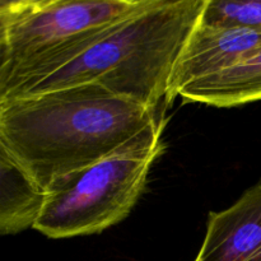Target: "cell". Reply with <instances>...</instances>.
<instances>
[{
  "label": "cell",
  "instance_id": "obj_1",
  "mask_svg": "<svg viewBox=\"0 0 261 261\" xmlns=\"http://www.w3.org/2000/svg\"><path fill=\"white\" fill-rule=\"evenodd\" d=\"M166 106L83 83L0 101V148L43 189L114 153L162 140Z\"/></svg>",
  "mask_w": 261,
  "mask_h": 261
},
{
  "label": "cell",
  "instance_id": "obj_2",
  "mask_svg": "<svg viewBox=\"0 0 261 261\" xmlns=\"http://www.w3.org/2000/svg\"><path fill=\"white\" fill-rule=\"evenodd\" d=\"M200 13L201 0H138L83 53L20 96L97 83L140 103L166 106L173 69Z\"/></svg>",
  "mask_w": 261,
  "mask_h": 261
},
{
  "label": "cell",
  "instance_id": "obj_3",
  "mask_svg": "<svg viewBox=\"0 0 261 261\" xmlns=\"http://www.w3.org/2000/svg\"><path fill=\"white\" fill-rule=\"evenodd\" d=\"M138 0H48L0 19V101L24 93L83 53Z\"/></svg>",
  "mask_w": 261,
  "mask_h": 261
},
{
  "label": "cell",
  "instance_id": "obj_4",
  "mask_svg": "<svg viewBox=\"0 0 261 261\" xmlns=\"http://www.w3.org/2000/svg\"><path fill=\"white\" fill-rule=\"evenodd\" d=\"M162 150V140L127 148L55 178L45 189V205L33 229L48 239H70L124 221Z\"/></svg>",
  "mask_w": 261,
  "mask_h": 261
},
{
  "label": "cell",
  "instance_id": "obj_5",
  "mask_svg": "<svg viewBox=\"0 0 261 261\" xmlns=\"http://www.w3.org/2000/svg\"><path fill=\"white\" fill-rule=\"evenodd\" d=\"M261 50V31L208 27L198 22L173 69L168 103L180 89L216 75Z\"/></svg>",
  "mask_w": 261,
  "mask_h": 261
},
{
  "label": "cell",
  "instance_id": "obj_6",
  "mask_svg": "<svg viewBox=\"0 0 261 261\" xmlns=\"http://www.w3.org/2000/svg\"><path fill=\"white\" fill-rule=\"evenodd\" d=\"M194 261H261V181L229 208L211 212Z\"/></svg>",
  "mask_w": 261,
  "mask_h": 261
},
{
  "label": "cell",
  "instance_id": "obj_7",
  "mask_svg": "<svg viewBox=\"0 0 261 261\" xmlns=\"http://www.w3.org/2000/svg\"><path fill=\"white\" fill-rule=\"evenodd\" d=\"M45 200V189L0 148V233L35 228Z\"/></svg>",
  "mask_w": 261,
  "mask_h": 261
},
{
  "label": "cell",
  "instance_id": "obj_8",
  "mask_svg": "<svg viewBox=\"0 0 261 261\" xmlns=\"http://www.w3.org/2000/svg\"><path fill=\"white\" fill-rule=\"evenodd\" d=\"M185 102L233 107L261 101V50L236 65L180 89Z\"/></svg>",
  "mask_w": 261,
  "mask_h": 261
},
{
  "label": "cell",
  "instance_id": "obj_9",
  "mask_svg": "<svg viewBox=\"0 0 261 261\" xmlns=\"http://www.w3.org/2000/svg\"><path fill=\"white\" fill-rule=\"evenodd\" d=\"M199 23L261 31V0H201Z\"/></svg>",
  "mask_w": 261,
  "mask_h": 261
},
{
  "label": "cell",
  "instance_id": "obj_10",
  "mask_svg": "<svg viewBox=\"0 0 261 261\" xmlns=\"http://www.w3.org/2000/svg\"><path fill=\"white\" fill-rule=\"evenodd\" d=\"M48 0H0V19L15 17L32 10Z\"/></svg>",
  "mask_w": 261,
  "mask_h": 261
}]
</instances>
